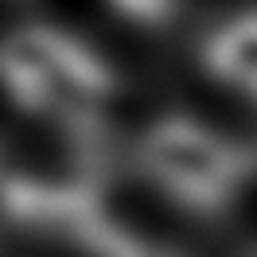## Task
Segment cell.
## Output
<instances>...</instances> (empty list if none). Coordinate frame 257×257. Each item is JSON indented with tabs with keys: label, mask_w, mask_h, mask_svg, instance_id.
<instances>
[{
	"label": "cell",
	"mask_w": 257,
	"mask_h": 257,
	"mask_svg": "<svg viewBox=\"0 0 257 257\" xmlns=\"http://www.w3.org/2000/svg\"><path fill=\"white\" fill-rule=\"evenodd\" d=\"M199 59L218 86L249 97L257 105V4L214 24L203 39Z\"/></svg>",
	"instance_id": "3957f363"
},
{
	"label": "cell",
	"mask_w": 257,
	"mask_h": 257,
	"mask_svg": "<svg viewBox=\"0 0 257 257\" xmlns=\"http://www.w3.org/2000/svg\"><path fill=\"white\" fill-rule=\"evenodd\" d=\"M109 4L137 28H168L183 8V0H109Z\"/></svg>",
	"instance_id": "277c9868"
},
{
	"label": "cell",
	"mask_w": 257,
	"mask_h": 257,
	"mask_svg": "<svg viewBox=\"0 0 257 257\" xmlns=\"http://www.w3.org/2000/svg\"><path fill=\"white\" fill-rule=\"evenodd\" d=\"M8 176H12V168H8V156L0 152V230L12 226V218H8Z\"/></svg>",
	"instance_id": "5b68a950"
},
{
	"label": "cell",
	"mask_w": 257,
	"mask_h": 257,
	"mask_svg": "<svg viewBox=\"0 0 257 257\" xmlns=\"http://www.w3.org/2000/svg\"><path fill=\"white\" fill-rule=\"evenodd\" d=\"M253 257H257V253H253Z\"/></svg>",
	"instance_id": "8992f818"
},
{
	"label": "cell",
	"mask_w": 257,
	"mask_h": 257,
	"mask_svg": "<svg viewBox=\"0 0 257 257\" xmlns=\"http://www.w3.org/2000/svg\"><path fill=\"white\" fill-rule=\"evenodd\" d=\"M137 168L187 214L218 218L238 203L257 172V148L187 113H164L137 141Z\"/></svg>",
	"instance_id": "7a4b0ae2"
},
{
	"label": "cell",
	"mask_w": 257,
	"mask_h": 257,
	"mask_svg": "<svg viewBox=\"0 0 257 257\" xmlns=\"http://www.w3.org/2000/svg\"><path fill=\"white\" fill-rule=\"evenodd\" d=\"M0 90L51 128L105 125L117 74L86 39L55 24H20L0 35Z\"/></svg>",
	"instance_id": "6da1fadb"
}]
</instances>
